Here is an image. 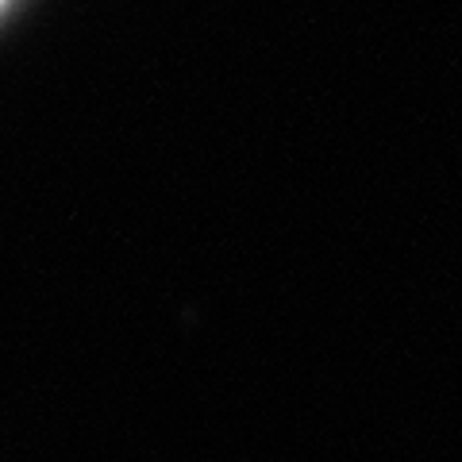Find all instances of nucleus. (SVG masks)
<instances>
[{
	"instance_id": "nucleus-1",
	"label": "nucleus",
	"mask_w": 462,
	"mask_h": 462,
	"mask_svg": "<svg viewBox=\"0 0 462 462\" xmlns=\"http://www.w3.org/2000/svg\"><path fill=\"white\" fill-rule=\"evenodd\" d=\"M8 5H12V0H0V12H5V8H8Z\"/></svg>"
}]
</instances>
